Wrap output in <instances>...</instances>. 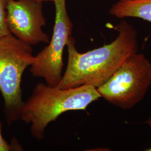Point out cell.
<instances>
[{"label": "cell", "mask_w": 151, "mask_h": 151, "mask_svg": "<svg viewBox=\"0 0 151 151\" xmlns=\"http://www.w3.org/2000/svg\"><path fill=\"white\" fill-rule=\"evenodd\" d=\"M55 16L53 35L48 45L35 56L30 67L35 77L43 78L47 85L57 87L62 77L63 54L72 35L73 24L68 15L65 0H54Z\"/></svg>", "instance_id": "cell-5"}, {"label": "cell", "mask_w": 151, "mask_h": 151, "mask_svg": "<svg viewBox=\"0 0 151 151\" xmlns=\"http://www.w3.org/2000/svg\"><path fill=\"white\" fill-rule=\"evenodd\" d=\"M100 98L97 88L92 86L61 89L39 83L31 96L23 103L20 119L31 124L32 136L42 140L46 128L61 114L68 111L85 110Z\"/></svg>", "instance_id": "cell-2"}, {"label": "cell", "mask_w": 151, "mask_h": 151, "mask_svg": "<svg viewBox=\"0 0 151 151\" xmlns=\"http://www.w3.org/2000/svg\"><path fill=\"white\" fill-rule=\"evenodd\" d=\"M38 1H41V2H51V1H52V2H53V1L54 0H38Z\"/></svg>", "instance_id": "cell-11"}, {"label": "cell", "mask_w": 151, "mask_h": 151, "mask_svg": "<svg viewBox=\"0 0 151 151\" xmlns=\"http://www.w3.org/2000/svg\"><path fill=\"white\" fill-rule=\"evenodd\" d=\"M11 147L4 138L2 134V124L0 123V151H9L12 150Z\"/></svg>", "instance_id": "cell-9"}, {"label": "cell", "mask_w": 151, "mask_h": 151, "mask_svg": "<svg viewBox=\"0 0 151 151\" xmlns=\"http://www.w3.org/2000/svg\"><path fill=\"white\" fill-rule=\"evenodd\" d=\"M151 86V63L143 53L129 56L110 78L97 88L101 97L122 110L134 108Z\"/></svg>", "instance_id": "cell-4"}, {"label": "cell", "mask_w": 151, "mask_h": 151, "mask_svg": "<svg viewBox=\"0 0 151 151\" xmlns=\"http://www.w3.org/2000/svg\"><path fill=\"white\" fill-rule=\"evenodd\" d=\"M110 14L118 18L137 17L151 22V0H119Z\"/></svg>", "instance_id": "cell-7"}, {"label": "cell", "mask_w": 151, "mask_h": 151, "mask_svg": "<svg viewBox=\"0 0 151 151\" xmlns=\"http://www.w3.org/2000/svg\"><path fill=\"white\" fill-rule=\"evenodd\" d=\"M118 35L111 43L81 53L76 48L72 36L67 43L68 62L65 73L57 87L67 89L89 85H103L126 58L138 51L137 32L125 20L117 27Z\"/></svg>", "instance_id": "cell-1"}, {"label": "cell", "mask_w": 151, "mask_h": 151, "mask_svg": "<svg viewBox=\"0 0 151 151\" xmlns=\"http://www.w3.org/2000/svg\"><path fill=\"white\" fill-rule=\"evenodd\" d=\"M42 2L38 0H7L6 22L12 35L30 44L49 42L42 27L46 25Z\"/></svg>", "instance_id": "cell-6"}, {"label": "cell", "mask_w": 151, "mask_h": 151, "mask_svg": "<svg viewBox=\"0 0 151 151\" xmlns=\"http://www.w3.org/2000/svg\"><path fill=\"white\" fill-rule=\"evenodd\" d=\"M146 124H147L149 127L150 128L151 130V116H150L148 119H147L146 120V122H145ZM145 151H151V146L150 148H146V150H145Z\"/></svg>", "instance_id": "cell-10"}, {"label": "cell", "mask_w": 151, "mask_h": 151, "mask_svg": "<svg viewBox=\"0 0 151 151\" xmlns=\"http://www.w3.org/2000/svg\"><path fill=\"white\" fill-rule=\"evenodd\" d=\"M35 62L32 45L12 34L0 38V91L4 100L7 123L20 119L24 101L21 88L22 76Z\"/></svg>", "instance_id": "cell-3"}, {"label": "cell", "mask_w": 151, "mask_h": 151, "mask_svg": "<svg viewBox=\"0 0 151 151\" xmlns=\"http://www.w3.org/2000/svg\"><path fill=\"white\" fill-rule=\"evenodd\" d=\"M7 0H0V38L11 34L6 22Z\"/></svg>", "instance_id": "cell-8"}]
</instances>
